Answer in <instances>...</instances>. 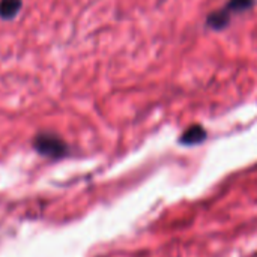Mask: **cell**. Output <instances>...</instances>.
Wrapping results in <instances>:
<instances>
[{"label":"cell","instance_id":"cell-1","mask_svg":"<svg viewBox=\"0 0 257 257\" xmlns=\"http://www.w3.org/2000/svg\"><path fill=\"white\" fill-rule=\"evenodd\" d=\"M256 0H229V3L218 11H214L206 18V26L214 30H224L230 26L232 18L238 14L253 9Z\"/></svg>","mask_w":257,"mask_h":257},{"label":"cell","instance_id":"cell-2","mask_svg":"<svg viewBox=\"0 0 257 257\" xmlns=\"http://www.w3.org/2000/svg\"><path fill=\"white\" fill-rule=\"evenodd\" d=\"M33 149L50 160H62L66 155H69V148L66 145V142L50 131H44L35 136L33 139Z\"/></svg>","mask_w":257,"mask_h":257},{"label":"cell","instance_id":"cell-3","mask_svg":"<svg viewBox=\"0 0 257 257\" xmlns=\"http://www.w3.org/2000/svg\"><path fill=\"white\" fill-rule=\"evenodd\" d=\"M206 137H208V133L202 125H193L182 133V136L179 137V143L184 146H194V145L203 143Z\"/></svg>","mask_w":257,"mask_h":257},{"label":"cell","instance_id":"cell-4","mask_svg":"<svg viewBox=\"0 0 257 257\" xmlns=\"http://www.w3.org/2000/svg\"><path fill=\"white\" fill-rule=\"evenodd\" d=\"M23 2L21 0H0V18L2 20H12L21 11Z\"/></svg>","mask_w":257,"mask_h":257}]
</instances>
